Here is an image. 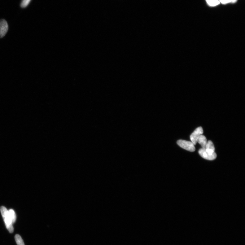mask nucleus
Instances as JSON below:
<instances>
[{
  "instance_id": "obj_1",
  "label": "nucleus",
  "mask_w": 245,
  "mask_h": 245,
  "mask_svg": "<svg viewBox=\"0 0 245 245\" xmlns=\"http://www.w3.org/2000/svg\"><path fill=\"white\" fill-rule=\"evenodd\" d=\"M1 210L2 216L4 220L7 229H8L10 233H13L14 229L9 212L4 206L1 207Z\"/></svg>"
},
{
  "instance_id": "obj_2",
  "label": "nucleus",
  "mask_w": 245,
  "mask_h": 245,
  "mask_svg": "<svg viewBox=\"0 0 245 245\" xmlns=\"http://www.w3.org/2000/svg\"><path fill=\"white\" fill-rule=\"evenodd\" d=\"M177 143L179 147L186 150L194 152L195 150L194 144L190 141L179 140L177 141Z\"/></svg>"
},
{
  "instance_id": "obj_3",
  "label": "nucleus",
  "mask_w": 245,
  "mask_h": 245,
  "mask_svg": "<svg viewBox=\"0 0 245 245\" xmlns=\"http://www.w3.org/2000/svg\"><path fill=\"white\" fill-rule=\"evenodd\" d=\"M200 156L206 160H213L216 159L217 155L215 152L213 154L210 153L206 151L205 148H201L199 151Z\"/></svg>"
},
{
  "instance_id": "obj_4",
  "label": "nucleus",
  "mask_w": 245,
  "mask_h": 245,
  "mask_svg": "<svg viewBox=\"0 0 245 245\" xmlns=\"http://www.w3.org/2000/svg\"><path fill=\"white\" fill-rule=\"evenodd\" d=\"M203 133L202 127H199L197 128L191 134L190 136L191 142L195 145L197 143L199 137Z\"/></svg>"
},
{
  "instance_id": "obj_5",
  "label": "nucleus",
  "mask_w": 245,
  "mask_h": 245,
  "mask_svg": "<svg viewBox=\"0 0 245 245\" xmlns=\"http://www.w3.org/2000/svg\"><path fill=\"white\" fill-rule=\"evenodd\" d=\"M8 25L7 22L5 19L0 20V38L4 37L8 30Z\"/></svg>"
},
{
  "instance_id": "obj_6",
  "label": "nucleus",
  "mask_w": 245,
  "mask_h": 245,
  "mask_svg": "<svg viewBox=\"0 0 245 245\" xmlns=\"http://www.w3.org/2000/svg\"><path fill=\"white\" fill-rule=\"evenodd\" d=\"M205 149L206 151L210 153L213 154L215 153V146L211 141H208L206 144Z\"/></svg>"
},
{
  "instance_id": "obj_7",
  "label": "nucleus",
  "mask_w": 245,
  "mask_h": 245,
  "mask_svg": "<svg viewBox=\"0 0 245 245\" xmlns=\"http://www.w3.org/2000/svg\"><path fill=\"white\" fill-rule=\"evenodd\" d=\"M197 142H198L202 147V148H205L208 141L206 137L204 136L202 134L200 135L197 141Z\"/></svg>"
},
{
  "instance_id": "obj_8",
  "label": "nucleus",
  "mask_w": 245,
  "mask_h": 245,
  "mask_svg": "<svg viewBox=\"0 0 245 245\" xmlns=\"http://www.w3.org/2000/svg\"><path fill=\"white\" fill-rule=\"evenodd\" d=\"M15 239L18 245H25L21 236L17 234L15 236Z\"/></svg>"
},
{
  "instance_id": "obj_9",
  "label": "nucleus",
  "mask_w": 245,
  "mask_h": 245,
  "mask_svg": "<svg viewBox=\"0 0 245 245\" xmlns=\"http://www.w3.org/2000/svg\"><path fill=\"white\" fill-rule=\"evenodd\" d=\"M9 212L12 223H15L16 220V216L14 211L12 209H10Z\"/></svg>"
},
{
  "instance_id": "obj_10",
  "label": "nucleus",
  "mask_w": 245,
  "mask_h": 245,
  "mask_svg": "<svg viewBox=\"0 0 245 245\" xmlns=\"http://www.w3.org/2000/svg\"><path fill=\"white\" fill-rule=\"evenodd\" d=\"M208 4L211 6H215L220 4V2L218 0H206Z\"/></svg>"
},
{
  "instance_id": "obj_11",
  "label": "nucleus",
  "mask_w": 245,
  "mask_h": 245,
  "mask_svg": "<svg viewBox=\"0 0 245 245\" xmlns=\"http://www.w3.org/2000/svg\"><path fill=\"white\" fill-rule=\"evenodd\" d=\"M31 0H22L20 3V7L22 8H25L28 5Z\"/></svg>"
},
{
  "instance_id": "obj_12",
  "label": "nucleus",
  "mask_w": 245,
  "mask_h": 245,
  "mask_svg": "<svg viewBox=\"0 0 245 245\" xmlns=\"http://www.w3.org/2000/svg\"><path fill=\"white\" fill-rule=\"evenodd\" d=\"M221 3L223 4H225L229 2H232V0H220Z\"/></svg>"
},
{
  "instance_id": "obj_13",
  "label": "nucleus",
  "mask_w": 245,
  "mask_h": 245,
  "mask_svg": "<svg viewBox=\"0 0 245 245\" xmlns=\"http://www.w3.org/2000/svg\"><path fill=\"white\" fill-rule=\"evenodd\" d=\"M237 1V0H232V3H235Z\"/></svg>"
}]
</instances>
